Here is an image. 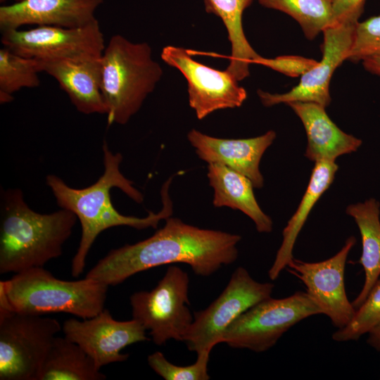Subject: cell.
Listing matches in <instances>:
<instances>
[{
	"label": "cell",
	"instance_id": "6da1fadb",
	"mask_svg": "<svg viewBox=\"0 0 380 380\" xmlns=\"http://www.w3.org/2000/svg\"><path fill=\"white\" fill-rule=\"evenodd\" d=\"M241 236L199 228L169 217L150 237L111 250L86 277L115 286L139 272L184 263L198 276L208 277L236 261Z\"/></svg>",
	"mask_w": 380,
	"mask_h": 380
},
{
	"label": "cell",
	"instance_id": "7a4b0ae2",
	"mask_svg": "<svg viewBox=\"0 0 380 380\" xmlns=\"http://www.w3.org/2000/svg\"><path fill=\"white\" fill-rule=\"evenodd\" d=\"M102 151L103 172L96 182L87 187L72 188L55 175H48L46 177V183L57 204L72 212L80 222L81 238L71 263V274L74 277L83 272L89 252L102 232L118 226H128L139 230L157 228L160 221L172 214V202L168 191L172 178H169L161 189L163 208L159 212H150L145 217L127 216L119 213L111 201L113 188L120 189L138 203H142L144 196L120 172L122 154L113 153L105 139Z\"/></svg>",
	"mask_w": 380,
	"mask_h": 380
},
{
	"label": "cell",
	"instance_id": "3957f363",
	"mask_svg": "<svg viewBox=\"0 0 380 380\" xmlns=\"http://www.w3.org/2000/svg\"><path fill=\"white\" fill-rule=\"evenodd\" d=\"M0 273L44 267L63 253L77 216L61 208L51 213L31 209L20 189L1 190Z\"/></svg>",
	"mask_w": 380,
	"mask_h": 380
},
{
	"label": "cell",
	"instance_id": "277c9868",
	"mask_svg": "<svg viewBox=\"0 0 380 380\" xmlns=\"http://www.w3.org/2000/svg\"><path fill=\"white\" fill-rule=\"evenodd\" d=\"M108 286L87 277L62 280L43 267H32L0 281V313L65 312L88 319L104 309Z\"/></svg>",
	"mask_w": 380,
	"mask_h": 380
},
{
	"label": "cell",
	"instance_id": "5b68a950",
	"mask_svg": "<svg viewBox=\"0 0 380 380\" xmlns=\"http://www.w3.org/2000/svg\"><path fill=\"white\" fill-rule=\"evenodd\" d=\"M163 76L146 42H132L115 34L101 56V91L108 124L125 125L136 114Z\"/></svg>",
	"mask_w": 380,
	"mask_h": 380
},
{
	"label": "cell",
	"instance_id": "8992f818",
	"mask_svg": "<svg viewBox=\"0 0 380 380\" xmlns=\"http://www.w3.org/2000/svg\"><path fill=\"white\" fill-rule=\"evenodd\" d=\"M322 314L308 292L283 298L265 299L250 308L224 331L221 343L256 353L273 347L282 335L301 320Z\"/></svg>",
	"mask_w": 380,
	"mask_h": 380
},
{
	"label": "cell",
	"instance_id": "52a82bcc",
	"mask_svg": "<svg viewBox=\"0 0 380 380\" xmlns=\"http://www.w3.org/2000/svg\"><path fill=\"white\" fill-rule=\"evenodd\" d=\"M61 329L54 318L13 311L0 313V379L37 380Z\"/></svg>",
	"mask_w": 380,
	"mask_h": 380
},
{
	"label": "cell",
	"instance_id": "ba28073f",
	"mask_svg": "<svg viewBox=\"0 0 380 380\" xmlns=\"http://www.w3.org/2000/svg\"><path fill=\"white\" fill-rule=\"evenodd\" d=\"M189 287L188 274L170 265L152 290L131 295L132 318L149 331L156 345L170 339L182 341L194 319L189 308Z\"/></svg>",
	"mask_w": 380,
	"mask_h": 380
},
{
	"label": "cell",
	"instance_id": "9c48e42d",
	"mask_svg": "<svg viewBox=\"0 0 380 380\" xmlns=\"http://www.w3.org/2000/svg\"><path fill=\"white\" fill-rule=\"evenodd\" d=\"M274 285L255 280L248 270L237 267L220 295L205 309L195 312L184 341L196 354L212 351L221 343L223 333L241 314L271 297Z\"/></svg>",
	"mask_w": 380,
	"mask_h": 380
},
{
	"label": "cell",
	"instance_id": "30bf717a",
	"mask_svg": "<svg viewBox=\"0 0 380 380\" xmlns=\"http://www.w3.org/2000/svg\"><path fill=\"white\" fill-rule=\"evenodd\" d=\"M1 32L3 46L42 63L93 59L106 47L98 20L79 27L36 26Z\"/></svg>",
	"mask_w": 380,
	"mask_h": 380
},
{
	"label": "cell",
	"instance_id": "8fae6325",
	"mask_svg": "<svg viewBox=\"0 0 380 380\" xmlns=\"http://www.w3.org/2000/svg\"><path fill=\"white\" fill-rule=\"evenodd\" d=\"M162 60L178 70L188 84L189 104L198 120L221 109L240 107L247 98L246 90L226 70L215 69L191 58L189 50L167 46Z\"/></svg>",
	"mask_w": 380,
	"mask_h": 380
},
{
	"label": "cell",
	"instance_id": "7c38bea8",
	"mask_svg": "<svg viewBox=\"0 0 380 380\" xmlns=\"http://www.w3.org/2000/svg\"><path fill=\"white\" fill-rule=\"evenodd\" d=\"M356 243L348 238L341 249L323 261L307 262L293 258L286 270L306 286L307 292L338 329L346 326L353 319L355 308L346 296L344 281L347 257Z\"/></svg>",
	"mask_w": 380,
	"mask_h": 380
},
{
	"label": "cell",
	"instance_id": "4fadbf2b",
	"mask_svg": "<svg viewBox=\"0 0 380 380\" xmlns=\"http://www.w3.org/2000/svg\"><path fill=\"white\" fill-rule=\"evenodd\" d=\"M359 21L344 20L326 28L322 45V58L318 64L301 75L300 82L289 91L272 94L259 89L258 95L263 106L279 103L311 102L324 108L331 102L329 83L335 70L346 60L351 47L354 32Z\"/></svg>",
	"mask_w": 380,
	"mask_h": 380
},
{
	"label": "cell",
	"instance_id": "5bb4252c",
	"mask_svg": "<svg viewBox=\"0 0 380 380\" xmlns=\"http://www.w3.org/2000/svg\"><path fill=\"white\" fill-rule=\"evenodd\" d=\"M64 336L80 346L94 360L99 369L127 360L122 353L125 347L148 340L146 330L137 320L118 321L107 309L96 316L80 321L65 320L62 326Z\"/></svg>",
	"mask_w": 380,
	"mask_h": 380
},
{
	"label": "cell",
	"instance_id": "9a60e30c",
	"mask_svg": "<svg viewBox=\"0 0 380 380\" xmlns=\"http://www.w3.org/2000/svg\"><path fill=\"white\" fill-rule=\"evenodd\" d=\"M276 132L248 139H221L192 129L187 139L199 158L209 163H220L248 177L254 188L264 185L259 165L262 155L276 138Z\"/></svg>",
	"mask_w": 380,
	"mask_h": 380
},
{
	"label": "cell",
	"instance_id": "2e32d148",
	"mask_svg": "<svg viewBox=\"0 0 380 380\" xmlns=\"http://www.w3.org/2000/svg\"><path fill=\"white\" fill-rule=\"evenodd\" d=\"M103 0H21L0 7L1 32L24 25L79 27L97 20Z\"/></svg>",
	"mask_w": 380,
	"mask_h": 380
},
{
	"label": "cell",
	"instance_id": "e0dca14e",
	"mask_svg": "<svg viewBox=\"0 0 380 380\" xmlns=\"http://www.w3.org/2000/svg\"><path fill=\"white\" fill-rule=\"evenodd\" d=\"M101 56L79 61L41 62L42 69L57 81L79 112L107 114L101 91Z\"/></svg>",
	"mask_w": 380,
	"mask_h": 380
},
{
	"label": "cell",
	"instance_id": "ac0fdd59",
	"mask_svg": "<svg viewBox=\"0 0 380 380\" xmlns=\"http://www.w3.org/2000/svg\"><path fill=\"white\" fill-rule=\"evenodd\" d=\"M300 119L308 139L305 156L316 162H335L343 154L356 151L362 140L340 129L329 118L325 108L311 102L287 103Z\"/></svg>",
	"mask_w": 380,
	"mask_h": 380
},
{
	"label": "cell",
	"instance_id": "d6986e66",
	"mask_svg": "<svg viewBox=\"0 0 380 380\" xmlns=\"http://www.w3.org/2000/svg\"><path fill=\"white\" fill-rule=\"evenodd\" d=\"M207 177L214 190L213 205L215 208L239 210L253 221L258 232H272V220L258 205L254 186L248 177L220 163L208 164Z\"/></svg>",
	"mask_w": 380,
	"mask_h": 380
},
{
	"label": "cell",
	"instance_id": "ffe728a7",
	"mask_svg": "<svg viewBox=\"0 0 380 380\" xmlns=\"http://www.w3.org/2000/svg\"><path fill=\"white\" fill-rule=\"evenodd\" d=\"M338 169V166L335 162L315 163L306 191L298 208L283 230L281 244L268 271L271 280L277 279L293 258V250L296 239L313 206L333 183Z\"/></svg>",
	"mask_w": 380,
	"mask_h": 380
},
{
	"label": "cell",
	"instance_id": "44dd1931",
	"mask_svg": "<svg viewBox=\"0 0 380 380\" xmlns=\"http://www.w3.org/2000/svg\"><path fill=\"white\" fill-rule=\"evenodd\" d=\"M346 213L357 224L362 239V255L359 260L365 272L362 288L352 302L357 310L365 300L380 276V203L374 198L348 205Z\"/></svg>",
	"mask_w": 380,
	"mask_h": 380
},
{
	"label": "cell",
	"instance_id": "7402d4cb",
	"mask_svg": "<svg viewBox=\"0 0 380 380\" xmlns=\"http://www.w3.org/2000/svg\"><path fill=\"white\" fill-rule=\"evenodd\" d=\"M205 11L222 21L231 43L232 53L226 69L238 82L249 76V65L260 55L247 40L243 29L244 11L253 0H203Z\"/></svg>",
	"mask_w": 380,
	"mask_h": 380
},
{
	"label": "cell",
	"instance_id": "603a6c76",
	"mask_svg": "<svg viewBox=\"0 0 380 380\" xmlns=\"http://www.w3.org/2000/svg\"><path fill=\"white\" fill-rule=\"evenodd\" d=\"M106 378L80 346L65 336H56L37 380H103Z\"/></svg>",
	"mask_w": 380,
	"mask_h": 380
},
{
	"label": "cell",
	"instance_id": "cb8c5ba5",
	"mask_svg": "<svg viewBox=\"0 0 380 380\" xmlns=\"http://www.w3.org/2000/svg\"><path fill=\"white\" fill-rule=\"evenodd\" d=\"M267 8L286 13L296 20L308 39L334 25L332 0H258Z\"/></svg>",
	"mask_w": 380,
	"mask_h": 380
},
{
	"label": "cell",
	"instance_id": "d4e9b609",
	"mask_svg": "<svg viewBox=\"0 0 380 380\" xmlns=\"http://www.w3.org/2000/svg\"><path fill=\"white\" fill-rule=\"evenodd\" d=\"M41 72L40 61L3 46L0 49V103L12 101L13 94L21 89L38 87Z\"/></svg>",
	"mask_w": 380,
	"mask_h": 380
},
{
	"label": "cell",
	"instance_id": "484cf974",
	"mask_svg": "<svg viewBox=\"0 0 380 380\" xmlns=\"http://www.w3.org/2000/svg\"><path fill=\"white\" fill-rule=\"evenodd\" d=\"M380 322V279L369 292L364 303L356 310L350 322L338 329L332 338L338 342L356 341Z\"/></svg>",
	"mask_w": 380,
	"mask_h": 380
},
{
	"label": "cell",
	"instance_id": "4316f807",
	"mask_svg": "<svg viewBox=\"0 0 380 380\" xmlns=\"http://www.w3.org/2000/svg\"><path fill=\"white\" fill-rule=\"evenodd\" d=\"M210 354L207 350L198 353L196 362L187 366L170 362L159 351L149 355L147 361L150 367L165 380H208Z\"/></svg>",
	"mask_w": 380,
	"mask_h": 380
},
{
	"label": "cell",
	"instance_id": "83f0119b",
	"mask_svg": "<svg viewBox=\"0 0 380 380\" xmlns=\"http://www.w3.org/2000/svg\"><path fill=\"white\" fill-rule=\"evenodd\" d=\"M380 55V15L356 25L347 60L353 63Z\"/></svg>",
	"mask_w": 380,
	"mask_h": 380
},
{
	"label": "cell",
	"instance_id": "f1b7e54d",
	"mask_svg": "<svg viewBox=\"0 0 380 380\" xmlns=\"http://www.w3.org/2000/svg\"><path fill=\"white\" fill-rule=\"evenodd\" d=\"M253 63L267 67L289 77H297L315 67L318 62L299 56H280L274 58L260 56Z\"/></svg>",
	"mask_w": 380,
	"mask_h": 380
},
{
	"label": "cell",
	"instance_id": "f546056e",
	"mask_svg": "<svg viewBox=\"0 0 380 380\" xmlns=\"http://www.w3.org/2000/svg\"><path fill=\"white\" fill-rule=\"evenodd\" d=\"M366 0H333L332 13L334 23L344 20L358 21Z\"/></svg>",
	"mask_w": 380,
	"mask_h": 380
},
{
	"label": "cell",
	"instance_id": "4dcf8cb0",
	"mask_svg": "<svg viewBox=\"0 0 380 380\" xmlns=\"http://www.w3.org/2000/svg\"><path fill=\"white\" fill-rule=\"evenodd\" d=\"M362 62L367 71L380 76V55L367 58Z\"/></svg>",
	"mask_w": 380,
	"mask_h": 380
},
{
	"label": "cell",
	"instance_id": "1f68e13d",
	"mask_svg": "<svg viewBox=\"0 0 380 380\" xmlns=\"http://www.w3.org/2000/svg\"><path fill=\"white\" fill-rule=\"evenodd\" d=\"M368 334L367 343L375 350L380 351V322L372 328Z\"/></svg>",
	"mask_w": 380,
	"mask_h": 380
},
{
	"label": "cell",
	"instance_id": "d6a6232c",
	"mask_svg": "<svg viewBox=\"0 0 380 380\" xmlns=\"http://www.w3.org/2000/svg\"><path fill=\"white\" fill-rule=\"evenodd\" d=\"M7 1V0H0L1 2H4V1ZM13 1H14V2H18V1H20L21 0H13Z\"/></svg>",
	"mask_w": 380,
	"mask_h": 380
},
{
	"label": "cell",
	"instance_id": "836d02e7",
	"mask_svg": "<svg viewBox=\"0 0 380 380\" xmlns=\"http://www.w3.org/2000/svg\"><path fill=\"white\" fill-rule=\"evenodd\" d=\"M333 1V0H332Z\"/></svg>",
	"mask_w": 380,
	"mask_h": 380
}]
</instances>
